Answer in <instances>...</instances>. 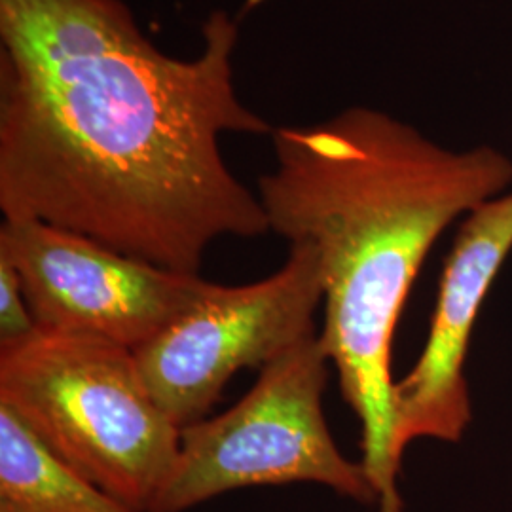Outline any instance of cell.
<instances>
[{"instance_id":"cell-1","label":"cell","mask_w":512,"mask_h":512,"mask_svg":"<svg viewBox=\"0 0 512 512\" xmlns=\"http://www.w3.org/2000/svg\"><path fill=\"white\" fill-rule=\"evenodd\" d=\"M239 19L192 57L162 52L124 0H0V211L179 274L220 238L270 232L226 133L272 135L239 97Z\"/></svg>"},{"instance_id":"cell-2","label":"cell","mask_w":512,"mask_h":512,"mask_svg":"<svg viewBox=\"0 0 512 512\" xmlns=\"http://www.w3.org/2000/svg\"><path fill=\"white\" fill-rule=\"evenodd\" d=\"M270 137L274 167L260 175L256 196L270 232L317 253L321 340L361 423V463L380 512H403V463L393 450L395 327L435 241L509 190L512 160L494 147H442L365 105Z\"/></svg>"},{"instance_id":"cell-3","label":"cell","mask_w":512,"mask_h":512,"mask_svg":"<svg viewBox=\"0 0 512 512\" xmlns=\"http://www.w3.org/2000/svg\"><path fill=\"white\" fill-rule=\"evenodd\" d=\"M0 404L52 454L141 512L162 494L181 446L135 353L76 332L38 329L0 348Z\"/></svg>"},{"instance_id":"cell-4","label":"cell","mask_w":512,"mask_h":512,"mask_svg":"<svg viewBox=\"0 0 512 512\" xmlns=\"http://www.w3.org/2000/svg\"><path fill=\"white\" fill-rule=\"evenodd\" d=\"M329 365L321 334H313L262 366L236 406L181 429L175 467L150 512H186L228 492L294 482L378 505L365 465L346 458L330 435Z\"/></svg>"},{"instance_id":"cell-5","label":"cell","mask_w":512,"mask_h":512,"mask_svg":"<svg viewBox=\"0 0 512 512\" xmlns=\"http://www.w3.org/2000/svg\"><path fill=\"white\" fill-rule=\"evenodd\" d=\"M323 279L310 245H291L287 262L255 283L224 287L135 351L156 403L179 429L205 420L243 368H262L315 332Z\"/></svg>"},{"instance_id":"cell-6","label":"cell","mask_w":512,"mask_h":512,"mask_svg":"<svg viewBox=\"0 0 512 512\" xmlns=\"http://www.w3.org/2000/svg\"><path fill=\"white\" fill-rule=\"evenodd\" d=\"M0 258L18 272L38 329L86 334L133 353L215 285L38 220H4Z\"/></svg>"},{"instance_id":"cell-7","label":"cell","mask_w":512,"mask_h":512,"mask_svg":"<svg viewBox=\"0 0 512 512\" xmlns=\"http://www.w3.org/2000/svg\"><path fill=\"white\" fill-rule=\"evenodd\" d=\"M512 251V190L482 203L459 228L418 363L393 389V450L418 439L459 442L471 423L465 361L482 302Z\"/></svg>"},{"instance_id":"cell-8","label":"cell","mask_w":512,"mask_h":512,"mask_svg":"<svg viewBox=\"0 0 512 512\" xmlns=\"http://www.w3.org/2000/svg\"><path fill=\"white\" fill-rule=\"evenodd\" d=\"M0 512H141L52 454L0 404Z\"/></svg>"},{"instance_id":"cell-9","label":"cell","mask_w":512,"mask_h":512,"mask_svg":"<svg viewBox=\"0 0 512 512\" xmlns=\"http://www.w3.org/2000/svg\"><path fill=\"white\" fill-rule=\"evenodd\" d=\"M37 330L18 272L6 258H0V348L19 344Z\"/></svg>"}]
</instances>
